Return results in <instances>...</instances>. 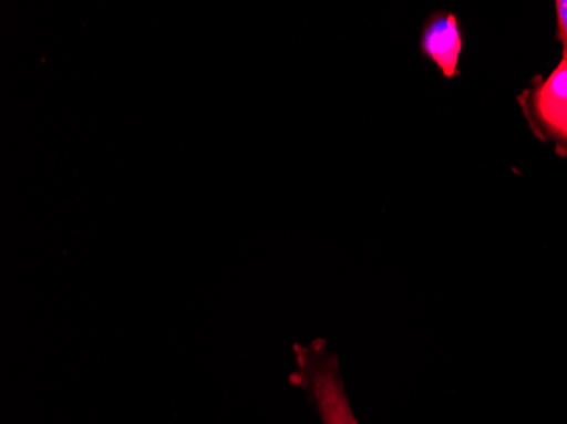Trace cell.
I'll return each instance as SVG.
<instances>
[{
    "mask_svg": "<svg viewBox=\"0 0 567 424\" xmlns=\"http://www.w3.org/2000/svg\"><path fill=\"white\" fill-rule=\"evenodd\" d=\"M466 48V33L461 19L451 11L432 12L420 33V55L452 81L461 76V60Z\"/></svg>",
    "mask_w": 567,
    "mask_h": 424,
    "instance_id": "3957f363",
    "label": "cell"
},
{
    "mask_svg": "<svg viewBox=\"0 0 567 424\" xmlns=\"http://www.w3.org/2000/svg\"><path fill=\"white\" fill-rule=\"evenodd\" d=\"M299 384L308 389L323 424H359L340 375L339 360L317 341L296 347Z\"/></svg>",
    "mask_w": 567,
    "mask_h": 424,
    "instance_id": "7a4b0ae2",
    "label": "cell"
},
{
    "mask_svg": "<svg viewBox=\"0 0 567 424\" xmlns=\"http://www.w3.org/2000/svg\"><path fill=\"white\" fill-rule=\"evenodd\" d=\"M554 11H556V41L563 46L560 60H567V0H556Z\"/></svg>",
    "mask_w": 567,
    "mask_h": 424,
    "instance_id": "277c9868",
    "label": "cell"
},
{
    "mask_svg": "<svg viewBox=\"0 0 567 424\" xmlns=\"http://www.w3.org/2000/svg\"><path fill=\"white\" fill-rule=\"evenodd\" d=\"M532 135L567 161V60H560L549 75H535L517 95Z\"/></svg>",
    "mask_w": 567,
    "mask_h": 424,
    "instance_id": "6da1fadb",
    "label": "cell"
}]
</instances>
